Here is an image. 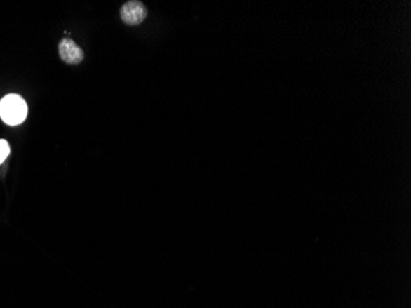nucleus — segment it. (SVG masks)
<instances>
[{
	"label": "nucleus",
	"instance_id": "1",
	"mask_svg": "<svg viewBox=\"0 0 411 308\" xmlns=\"http://www.w3.org/2000/svg\"><path fill=\"white\" fill-rule=\"evenodd\" d=\"M27 104L18 94H9L0 100V117L9 126H16L25 121Z\"/></svg>",
	"mask_w": 411,
	"mask_h": 308
},
{
	"label": "nucleus",
	"instance_id": "3",
	"mask_svg": "<svg viewBox=\"0 0 411 308\" xmlns=\"http://www.w3.org/2000/svg\"><path fill=\"white\" fill-rule=\"evenodd\" d=\"M60 57L68 65H79L84 60V52L74 41L63 39L58 45Z\"/></svg>",
	"mask_w": 411,
	"mask_h": 308
},
{
	"label": "nucleus",
	"instance_id": "4",
	"mask_svg": "<svg viewBox=\"0 0 411 308\" xmlns=\"http://www.w3.org/2000/svg\"><path fill=\"white\" fill-rule=\"evenodd\" d=\"M11 154V146L6 140H0V164Z\"/></svg>",
	"mask_w": 411,
	"mask_h": 308
},
{
	"label": "nucleus",
	"instance_id": "2",
	"mask_svg": "<svg viewBox=\"0 0 411 308\" xmlns=\"http://www.w3.org/2000/svg\"><path fill=\"white\" fill-rule=\"evenodd\" d=\"M146 6L141 1H127L121 8V19L127 25H138L147 18Z\"/></svg>",
	"mask_w": 411,
	"mask_h": 308
}]
</instances>
